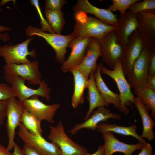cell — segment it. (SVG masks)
Returning <instances> with one entry per match:
<instances>
[{
	"mask_svg": "<svg viewBox=\"0 0 155 155\" xmlns=\"http://www.w3.org/2000/svg\"><path fill=\"white\" fill-rule=\"evenodd\" d=\"M67 3L65 0H46L44 6L45 9L55 11H61L63 6Z\"/></svg>",
	"mask_w": 155,
	"mask_h": 155,
	"instance_id": "d6a6232c",
	"label": "cell"
},
{
	"mask_svg": "<svg viewBox=\"0 0 155 155\" xmlns=\"http://www.w3.org/2000/svg\"><path fill=\"white\" fill-rule=\"evenodd\" d=\"M9 36L8 33H0V40L3 42H7L9 40Z\"/></svg>",
	"mask_w": 155,
	"mask_h": 155,
	"instance_id": "b9f144b4",
	"label": "cell"
},
{
	"mask_svg": "<svg viewBox=\"0 0 155 155\" xmlns=\"http://www.w3.org/2000/svg\"><path fill=\"white\" fill-rule=\"evenodd\" d=\"M18 127L19 137L24 143L32 147L41 155H61V150L55 143L48 142L42 136L30 133L22 123Z\"/></svg>",
	"mask_w": 155,
	"mask_h": 155,
	"instance_id": "8fae6325",
	"label": "cell"
},
{
	"mask_svg": "<svg viewBox=\"0 0 155 155\" xmlns=\"http://www.w3.org/2000/svg\"><path fill=\"white\" fill-rule=\"evenodd\" d=\"M152 148L150 143L147 142L144 145L138 155H153L152 154Z\"/></svg>",
	"mask_w": 155,
	"mask_h": 155,
	"instance_id": "8d00e7d4",
	"label": "cell"
},
{
	"mask_svg": "<svg viewBox=\"0 0 155 155\" xmlns=\"http://www.w3.org/2000/svg\"><path fill=\"white\" fill-rule=\"evenodd\" d=\"M103 63L98 64L97 69L94 73L95 84L97 89L106 103L109 105L113 104L121 112L127 115L129 112V109L121 103L119 94L111 91L103 80L101 73L100 67Z\"/></svg>",
	"mask_w": 155,
	"mask_h": 155,
	"instance_id": "d6986e66",
	"label": "cell"
},
{
	"mask_svg": "<svg viewBox=\"0 0 155 155\" xmlns=\"http://www.w3.org/2000/svg\"><path fill=\"white\" fill-rule=\"evenodd\" d=\"M153 49L144 44L140 54L127 76V82L134 90L143 88L146 85L150 54Z\"/></svg>",
	"mask_w": 155,
	"mask_h": 155,
	"instance_id": "5b68a950",
	"label": "cell"
},
{
	"mask_svg": "<svg viewBox=\"0 0 155 155\" xmlns=\"http://www.w3.org/2000/svg\"><path fill=\"white\" fill-rule=\"evenodd\" d=\"M4 78L10 85L18 100L21 102L34 96L44 98L47 101L50 100L51 90L44 80H42L38 88L34 89L26 86V81L19 77L4 75Z\"/></svg>",
	"mask_w": 155,
	"mask_h": 155,
	"instance_id": "277c9868",
	"label": "cell"
},
{
	"mask_svg": "<svg viewBox=\"0 0 155 155\" xmlns=\"http://www.w3.org/2000/svg\"><path fill=\"white\" fill-rule=\"evenodd\" d=\"M100 70L102 73L112 78L116 82L120 92L121 102L123 105L131 106L132 103L134 104L135 97L123 71L121 60L118 61L113 70L107 69L102 63Z\"/></svg>",
	"mask_w": 155,
	"mask_h": 155,
	"instance_id": "ba28073f",
	"label": "cell"
},
{
	"mask_svg": "<svg viewBox=\"0 0 155 155\" xmlns=\"http://www.w3.org/2000/svg\"><path fill=\"white\" fill-rule=\"evenodd\" d=\"M135 94L148 110L151 111L150 115L155 119V91L146 85L143 88L134 90Z\"/></svg>",
	"mask_w": 155,
	"mask_h": 155,
	"instance_id": "484cf974",
	"label": "cell"
},
{
	"mask_svg": "<svg viewBox=\"0 0 155 155\" xmlns=\"http://www.w3.org/2000/svg\"><path fill=\"white\" fill-rule=\"evenodd\" d=\"M99 40L102 61L113 69L118 61L121 60L123 53V47L118 41L114 30Z\"/></svg>",
	"mask_w": 155,
	"mask_h": 155,
	"instance_id": "30bf717a",
	"label": "cell"
},
{
	"mask_svg": "<svg viewBox=\"0 0 155 155\" xmlns=\"http://www.w3.org/2000/svg\"><path fill=\"white\" fill-rule=\"evenodd\" d=\"M137 29L144 44L151 49H155V12L154 10L142 11L138 13Z\"/></svg>",
	"mask_w": 155,
	"mask_h": 155,
	"instance_id": "2e32d148",
	"label": "cell"
},
{
	"mask_svg": "<svg viewBox=\"0 0 155 155\" xmlns=\"http://www.w3.org/2000/svg\"><path fill=\"white\" fill-rule=\"evenodd\" d=\"M25 33L27 36H37L44 38L55 51L56 60L62 65L65 61V55L68 44L74 38L69 34L63 35L47 33L32 25L27 27Z\"/></svg>",
	"mask_w": 155,
	"mask_h": 155,
	"instance_id": "7a4b0ae2",
	"label": "cell"
},
{
	"mask_svg": "<svg viewBox=\"0 0 155 155\" xmlns=\"http://www.w3.org/2000/svg\"><path fill=\"white\" fill-rule=\"evenodd\" d=\"M92 38H73L69 42L68 47L71 49V51L60 68L63 72L70 71L81 63L86 55Z\"/></svg>",
	"mask_w": 155,
	"mask_h": 155,
	"instance_id": "4fadbf2b",
	"label": "cell"
},
{
	"mask_svg": "<svg viewBox=\"0 0 155 155\" xmlns=\"http://www.w3.org/2000/svg\"><path fill=\"white\" fill-rule=\"evenodd\" d=\"M7 100H0V126L3 123L6 116Z\"/></svg>",
	"mask_w": 155,
	"mask_h": 155,
	"instance_id": "e575fe53",
	"label": "cell"
},
{
	"mask_svg": "<svg viewBox=\"0 0 155 155\" xmlns=\"http://www.w3.org/2000/svg\"><path fill=\"white\" fill-rule=\"evenodd\" d=\"M146 85L155 91V74L148 75Z\"/></svg>",
	"mask_w": 155,
	"mask_h": 155,
	"instance_id": "74e56055",
	"label": "cell"
},
{
	"mask_svg": "<svg viewBox=\"0 0 155 155\" xmlns=\"http://www.w3.org/2000/svg\"><path fill=\"white\" fill-rule=\"evenodd\" d=\"M154 74H155V49H153L151 53L148 72V75Z\"/></svg>",
	"mask_w": 155,
	"mask_h": 155,
	"instance_id": "836d02e7",
	"label": "cell"
},
{
	"mask_svg": "<svg viewBox=\"0 0 155 155\" xmlns=\"http://www.w3.org/2000/svg\"><path fill=\"white\" fill-rule=\"evenodd\" d=\"M74 29L69 35L74 38H94L98 39L115 30L116 27L107 24L98 19L79 12L75 14Z\"/></svg>",
	"mask_w": 155,
	"mask_h": 155,
	"instance_id": "6da1fadb",
	"label": "cell"
},
{
	"mask_svg": "<svg viewBox=\"0 0 155 155\" xmlns=\"http://www.w3.org/2000/svg\"><path fill=\"white\" fill-rule=\"evenodd\" d=\"M137 127L135 124L127 127L115 124L104 122L97 125L96 130L102 133L111 131L124 135L131 136L137 139L140 142L144 144H146L147 143L146 141L137 133Z\"/></svg>",
	"mask_w": 155,
	"mask_h": 155,
	"instance_id": "d4e9b609",
	"label": "cell"
},
{
	"mask_svg": "<svg viewBox=\"0 0 155 155\" xmlns=\"http://www.w3.org/2000/svg\"><path fill=\"white\" fill-rule=\"evenodd\" d=\"M21 123L30 133L42 136L41 121L25 109L21 117Z\"/></svg>",
	"mask_w": 155,
	"mask_h": 155,
	"instance_id": "83f0119b",
	"label": "cell"
},
{
	"mask_svg": "<svg viewBox=\"0 0 155 155\" xmlns=\"http://www.w3.org/2000/svg\"><path fill=\"white\" fill-rule=\"evenodd\" d=\"M0 155H12V153L0 143Z\"/></svg>",
	"mask_w": 155,
	"mask_h": 155,
	"instance_id": "ab89813d",
	"label": "cell"
},
{
	"mask_svg": "<svg viewBox=\"0 0 155 155\" xmlns=\"http://www.w3.org/2000/svg\"><path fill=\"white\" fill-rule=\"evenodd\" d=\"M129 9L130 11L135 14L145 11L154 10L155 0H144L142 1H139L131 5Z\"/></svg>",
	"mask_w": 155,
	"mask_h": 155,
	"instance_id": "f546056e",
	"label": "cell"
},
{
	"mask_svg": "<svg viewBox=\"0 0 155 155\" xmlns=\"http://www.w3.org/2000/svg\"><path fill=\"white\" fill-rule=\"evenodd\" d=\"M102 134V137L104 142V144L103 145L104 149V155H112L117 152L122 153L125 155H132L136 150H141L144 145L146 144L140 142L134 144L124 143L117 139L113 132L111 131Z\"/></svg>",
	"mask_w": 155,
	"mask_h": 155,
	"instance_id": "ac0fdd59",
	"label": "cell"
},
{
	"mask_svg": "<svg viewBox=\"0 0 155 155\" xmlns=\"http://www.w3.org/2000/svg\"><path fill=\"white\" fill-rule=\"evenodd\" d=\"M47 138L56 144L61 151V155H87L89 153L84 147L76 143L67 136L62 122L55 126L50 125Z\"/></svg>",
	"mask_w": 155,
	"mask_h": 155,
	"instance_id": "3957f363",
	"label": "cell"
},
{
	"mask_svg": "<svg viewBox=\"0 0 155 155\" xmlns=\"http://www.w3.org/2000/svg\"><path fill=\"white\" fill-rule=\"evenodd\" d=\"M38 96H34L25 100L22 102L25 108L32 114L41 121L46 120L53 123V117L57 110L60 107L57 103L46 104L40 100Z\"/></svg>",
	"mask_w": 155,
	"mask_h": 155,
	"instance_id": "5bb4252c",
	"label": "cell"
},
{
	"mask_svg": "<svg viewBox=\"0 0 155 155\" xmlns=\"http://www.w3.org/2000/svg\"><path fill=\"white\" fill-rule=\"evenodd\" d=\"M143 45V40L137 29L131 35L127 43L123 48L122 67L125 76H127L130 73Z\"/></svg>",
	"mask_w": 155,
	"mask_h": 155,
	"instance_id": "7c38bea8",
	"label": "cell"
},
{
	"mask_svg": "<svg viewBox=\"0 0 155 155\" xmlns=\"http://www.w3.org/2000/svg\"><path fill=\"white\" fill-rule=\"evenodd\" d=\"M134 104L138 111L142 121L143 129L141 136L150 141L154 139V133L153 129L155 123L150 115L149 110L137 96L135 98Z\"/></svg>",
	"mask_w": 155,
	"mask_h": 155,
	"instance_id": "603a6c76",
	"label": "cell"
},
{
	"mask_svg": "<svg viewBox=\"0 0 155 155\" xmlns=\"http://www.w3.org/2000/svg\"><path fill=\"white\" fill-rule=\"evenodd\" d=\"M141 1L140 0H112V4L107 9L110 11H119L120 14L126 12V10L133 4Z\"/></svg>",
	"mask_w": 155,
	"mask_h": 155,
	"instance_id": "f1b7e54d",
	"label": "cell"
},
{
	"mask_svg": "<svg viewBox=\"0 0 155 155\" xmlns=\"http://www.w3.org/2000/svg\"><path fill=\"white\" fill-rule=\"evenodd\" d=\"M39 66V62L36 60L24 64H5L3 66L4 73V75L19 77L30 85H39L42 80Z\"/></svg>",
	"mask_w": 155,
	"mask_h": 155,
	"instance_id": "52a82bcc",
	"label": "cell"
},
{
	"mask_svg": "<svg viewBox=\"0 0 155 155\" xmlns=\"http://www.w3.org/2000/svg\"><path fill=\"white\" fill-rule=\"evenodd\" d=\"M35 38L30 37L21 43L13 45L5 44L0 45V57L3 58L6 64H22L31 62L27 58L30 56L34 58L37 54L36 49L29 51L28 46L30 42Z\"/></svg>",
	"mask_w": 155,
	"mask_h": 155,
	"instance_id": "8992f818",
	"label": "cell"
},
{
	"mask_svg": "<svg viewBox=\"0 0 155 155\" xmlns=\"http://www.w3.org/2000/svg\"><path fill=\"white\" fill-rule=\"evenodd\" d=\"M155 155L154 154V155Z\"/></svg>",
	"mask_w": 155,
	"mask_h": 155,
	"instance_id": "ee69618b",
	"label": "cell"
},
{
	"mask_svg": "<svg viewBox=\"0 0 155 155\" xmlns=\"http://www.w3.org/2000/svg\"><path fill=\"white\" fill-rule=\"evenodd\" d=\"M89 118L80 123L75 125L69 131L73 135L78 131L83 129H88L95 131L96 130L97 125L101 122H106L110 118L117 120L121 119L120 115L118 113L111 112V111L104 106L98 107L96 110L92 112Z\"/></svg>",
	"mask_w": 155,
	"mask_h": 155,
	"instance_id": "e0dca14e",
	"label": "cell"
},
{
	"mask_svg": "<svg viewBox=\"0 0 155 155\" xmlns=\"http://www.w3.org/2000/svg\"><path fill=\"white\" fill-rule=\"evenodd\" d=\"M16 95L11 86L5 83H0V100H7Z\"/></svg>",
	"mask_w": 155,
	"mask_h": 155,
	"instance_id": "1f68e13d",
	"label": "cell"
},
{
	"mask_svg": "<svg viewBox=\"0 0 155 155\" xmlns=\"http://www.w3.org/2000/svg\"><path fill=\"white\" fill-rule=\"evenodd\" d=\"M101 56L100 42L98 39L92 38L86 55L81 63L76 68L88 79L90 74L96 70L97 59Z\"/></svg>",
	"mask_w": 155,
	"mask_h": 155,
	"instance_id": "44dd1931",
	"label": "cell"
},
{
	"mask_svg": "<svg viewBox=\"0 0 155 155\" xmlns=\"http://www.w3.org/2000/svg\"><path fill=\"white\" fill-rule=\"evenodd\" d=\"M75 13L82 12L93 14L104 23L116 27L117 25V15L114 14L107 9L96 7L87 0H78L73 7Z\"/></svg>",
	"mask_w": 155,
	"mask_h": 155,
	"instance_id": "ffe728a7",
	"label": "cell"
},
{
	"mask_svg": "<svg viewBox=\"0 0 155 155\" xmlns=\"http://www.w3.org/2000/svg\"><path fill=\"white\" fill-rule=\"evenodd\" d=\"M87 88L88 89V96L87 98L89 102V107L86 116L84 118L85 121L88 119L93 110L96 108L102 106H108L98 91L96 86L94 73L90 75L88 80Z\"/></svg>",
	"mask_w": 155,
	"mask_h": 155,
	"instance_id": "7402d4cb",
	"label": "cell"
},
{
	"mask_svg": "<svg viewBox=\"0 0 155 155\" xmlns=\"http://www.w3.org/2000/svg\"><path fill=\"white\" fill-rule=\"evenodd\" d=\"M13 152L12 155H24L22 149L15 142L13 146Z\"/></svg>",
	"mask_w": 155,
	"mask_h": 155,
	"instance_id": "f35d334b",
	"label": "cell"
},
{
	"mask_svg": "<svg viewBox=\"0 0 155 155\" xmlns=\"http://www.w3.org/2000/svg\"><path fill=\"white\" fill-rule=\"evenodd\" d=\"M25 109L22 102L13 97L7 100V132L8 138L7 149L11 150L15 142L16 129L21 124V117Z\"/></svg>",
	"mask_w": 155,
	"mask_h": 155,
	"instance_id": "9c48e42d",
	"label": "cell"
},
{
	"mask_svg": "<svg viewBox=\"0 0 155 155\" xmlns=\"http://www.w3.org/2000/svg\"><path fill=\"white\" fill-rule=\"evenodd\" d=\"M104 149L103 145H100L97 150L93 154H88L87 155H104Z\"/></svg>",
	"mask_w": 155,
	"mask_h": 155,
	"instance_id": "60d3db41",
	"label": "cell"
},
{
	"mask_svg": "<svg viewBox=\"0 0 155 155\" xmlns=\"http://www.w3.org/2000/svg\"><path fill=\"white\" fill-rule=\"evenodd\" d=\"M44 14L46 20L54 33L60 34L65 23L64 13L62 11H53L45 9Z\"/></svg>",
	"mask_w": 155,
	"mask_h": 155,
	"instance_id": "4316f807",
	"label": "cell"
},
{
	"mask_svg": "<svg viewBox=\"0 0 155 155\" xmlns=\"http://www.w3.org/2000/svg\"><path fill=\"white\" fill-rule=\"evenodd\" d=\"M22 150L24 155H41L32 147L25 143Z\"/></svg>",
	"mask_w": 155,
	"mask_h": 155,
	"instance_id": "d590c367",
	"label": "cell"
},
{
	"mask_svg": "<svg viewBox=\"0 0 155 155\" xmlns=\"http://www.w3.org/2000/svg\"><path fill=\"white\" fill-rule=\"evenodd\" d=\"M70 71L73 74L74 80V90L72 97L71 104L72 107L76 108L84 102V91L87 88L88 79L77 68Z\"/></svg>",
	"mask_w": 155,
	"mask_h": 155,
	"instance_id": "cb8c5ba5",
	"label": "cell"
},
{
	"mask_svg": "<svg viewBox=\"0 0 155 155\" xmlns=\"http://www.w3.org/2000/svg\"><path fill=\"white\" fill-rule=\"evenodd\" d=\"M11 30V28L0 25V33H1L4 31H10Z\"/></svg>",
	"mask_w": 155,
	"mask_h": 155,
	"instance_id": "7bdbcfd3",
	"label": "cell"
},
{
	"mask_svg": "<svg viewBox=\"0 0 155 155\" xmlns=\"http://www.w3.org/2000/svg\"><path fill=\"white\" fill-rule=\"evenodd\" d=\"M139 26L138 13L135 14L129 11L120 14L117 19L114 30L119 43L123 47L128 42L132 34Z\"/></svg>",
	"mask_w": 155,
	"mask_h": 155,
	"instance_id": "9a60e30c",
	"label": "cell"
},
{
	"mask_svg": "<svg viewBox=\"0 0 155 155\" xmlns=\"http://www.w3.org/2000/svg\"><path fill=\"white\" fill-rule=\"evenodd\" d=\"M30 2L31 4L35 7L40 16L41 26L40 29L44 32L48 31L50 33H54L49 25L46 20L45 19L43 16L40 8L38 0H30Z\"/></svg>",
	"mask_w": 155,
	"mask_h": 155,
	"instance_id": "4dcf8cb0",
	"label": "cell"
}]
</instances>
